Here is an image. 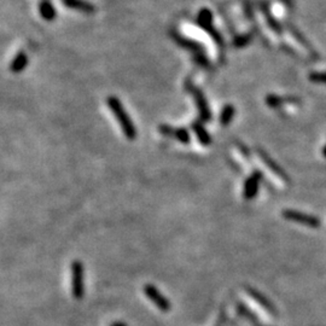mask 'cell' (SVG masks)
I'll use <instances>...</instances> for the list:
<instances>
[{
	"mask_svg": "<svg viewBox=\"0 0 326 326\" xmlns=\"http://www.w3.org/2000/svg\"><path fill=\"white\" fill-rule=\"evenodd\" d=\"M262 176V173L254 172L246 178L244 183V190H243V195H244L245 199H252L258 194L259 191V184H260V179Z\"/></svg>",
	"mask_w": 326,
	"mask_h": 326,
	"instance_id": "cell-5",
	"label": "cell"
},
{
	"mask_svg": "<svg viewBox=\"0 0 326 326\" xmlns=\"http://www.w3.org/2000/svg\"><path fill=\"white\" fill-rule=\"evenodd\" d=\"M143 293L161 312L166 313L172 309V303H170V301L167 299L156 286L153 285V284H145L143 287Z\"/></svg>",
	"mask_w": 326,
	"mask_h": 326,
	"instance_id": "cell-3",
	"label": "cell"
},
{
	"mask_svg": "<svg viewBox=\"0 0 326 326\" xmlns=\"http://www.w3.org/2000/svg\"><path fill=\"white\" fill-rule=\"evenodd\" d=\"M106 104L109 106L110 112L114 116H115L116 121H118L120 128L126 138L129 139V140H134L137 138V127L134 126V123L132 122V119L129 118V115L123 109L121 102H120L119 98L116 97H109L106 99Z\"/></svg>",
	"mask_w": 326,
	"mask_h": 326,
	"instance_id": "cell-1",
	"label": "cell"
},
{
	"mask_svg": "<svg viewBox=\"0 0 326 326\" xmlns=\"http://www.w3.org/2000/svg\"><path fill=\"white\" fill-rule=\"evenodd\" d=\"M284 216H285L286 219H289V220L296 221V223H302V224H306V225H313V226H315V225L318 224V221L314 220V219H312L311 216H307V215L300 214V213H297V211H293V210L284 211Z\"/></svg>",
	"mask_w": 326,
	"mask_h": 326,
	"instance_id": "cell-8",
	"label": "cell"
},
{
	"mask_svg": "<svg viewBox=\"0 0 326 326\" xmlns=\"http://www.w3.org/2000/svg\"><path fill=\"white\" fill-rule=\"evenodd\" d=\"M26 58H24V56L23 55H21V56H18L17 58L15 59L14 63H12V65H11V70L12 71H15V73H17V71H21L22 69L24 68V65H26Z\"/></svg>",
	"mask_w": 326,
	"mask_h": 326,
	"instance_id": "cell-10",
	"label": "cell"
},
{
	"mask_svg": "<svg viewBox=\"0 0 326 326\" xmlns=\"http://www.w3.org/2000/svg\"><path fill=\"white\" fill-rule=\"evenodd\" d=\"M191 128L194 133L196 134V138L199 141V144L203 145V147H209L211 144V137L209 134L207 129L203 126V122L201 120H197V121H194L191 123Z\"/></svg>",
	"mask_w": 326,
	"mask_h": 326,
	"instance_id": "cell-6",
	"label": "cell"
},
{
	"mask_svg": "<svg viewBox=\"0 0 326 326\" xmlns=\"http://www.w3.org/2000/svg\"><path fill=\"white\" fill-rule=\"evenodd\" d=\"M235 114H236L235 106L231 105V104H226V105L221 109V113L219 116L220 125L224 126V127H227V126L232 122L233 118H235Z\"/></svg>",
	"mask_w": 326,
	"mask_h": 326,
	"instance_id": "cell-7",
	"label": "cell"
},
{
	"mask_svg": "<svg viewBox=\"0 0 326 326\" xmlns=\"http://www.w3.org/2000/svg\"><path fill=\"white\" fill-rule=\"evenodd\" d=\"M158 131H160L161 134L164 135V137H172L174 128L169 125H161L160 127H158Z\"/></svg>",
	"mask_w": 326,
	"mask_h": 326,
	"instance_id": "cell-11",
	"label": "cell"
},
{
	"mask_svg": "<svg viewBox=\"0 0 326 326\" xmlns=\"http://www.w3.org/2000/svg\"><path fill=\"white\" fill-rule=\"evenodd\" d=\"M190 91H191L192 96L195 98L196 105H197V109L199 113V120H201L202 122L210 121L211 113H210V109H209V105L207 103V99H205L204 94L196 87H191L190 88Z\"/></svg>",
	"mask_w": 326,
	"mask_h": 326,
	"instance_id": "cell-4",
	"label": "cell"
},
{
	"mask_svg": "<svg viewBox=\"0 0 326 326\" xmlns=\"http://www.w3.org/2000/svg\"><path fill=\"white\" fill-rule=\"evenodd\" d=\"M71 295L75 300H81L85 295L84 264L80 260L71 262Z\"/></svg>",
	"mask_w": 326,
	"mask_h": 326,
	"instance_id": "cell-2",
	"label": "cell"
},
{
	"mask_svg": "<svg viewBox=\"0 0 326 326\" xmlns=\"http://www.w3.org/2000/svg\"><path fill=\"white\" fill-rule=\"evenodd\" d=\"M172 137L175 138V140H178L180 144L184 145H188L190 144V141H191V135H190L189 129L184 127L174 128Z\"/></svg>",
	"mask_w": 326,
	"mask_h": 326,
	"instance_id": "cell-9",
	"label": "cell"
},
{
	"mask_svg": "<svg viewBox=\"0 0 326 326\" xmlns=\"http://www.w3.org/2000/svg\"><path fill=\"white\" fill-rule=\"evenodd\" d=\"M112 326H127L125 324V322H121V321H118V322H114Z\"/></svg>",
	"mask_w": 326,
	"mask_h": 326,
	"instance_id": "cell-13",
	"label": "cell"
},
{
	"mask_svg": "<svg viewBox=\"0 0 326 326\" xmlns=\"http://www.w3.org/2000/svg\"><path fill=\"white\" fill-rule=\"evenodd\" d=\"M227 321V315H226V312H225V309L221 308V312H220V315H219V319H218L216 321V325L215 326H225Z\"/></svg>",
	"mask_w": 326,
	"mask_h": 326,
	"instance_id": "cell-12",
	"label": "cell"
}]
</instances>
